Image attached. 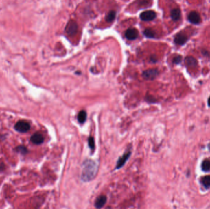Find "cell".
<instances>
[{
    "mask_svg": "<svg viewBox=\"0 0 210 209\" xmlns=\"http://www.w3.org/2000/svg\"><path fill=\"white\" fill-rule=\"evenodd\" d=\"M202 185H203V186L208 189L210 188V176H205L202 178Z\"/></svg>",
    "mask_w": 210,
    "mask_h": 209,
    "instance_id": "obj_17",
    "label": "cell"
},
{
    "mask_svg": "<svg viewBox=\"0 0 210 209\" xmlns=\"http://www.w3.org/2000/svg\"><path fill=\"white\" fill-rule=\"evenodd\" d=\"M30 128V124L25 121H19L15 125V129L21 133H26Z\"/></svg>",
    "mask_w": 210,
    "mask_h": 209,
    "instance_id": "obj_3",
    "label": "cell"
},
{
    "mask_svg": "<svg viewBox=\"0 0 210 209\" xmlns=\"http://www.w3.org/2000/svg\"><path fill=\"white\" fill-rule=\"evenodd\" d=\"M157 14L153 11H146L140 14V18L143 21H152L156 18Z\"/></svg>",
    "mask_w": 210,
    "mask_h": 209,
    "instance_id": "obj_2",
    "label": "cell"
},
{
    "mask_svg": "<svg viewBox=\"0 0 210 209\" xmlns=\"http://www.w3.org/2000/svg\"><path fill=\"white\" fill-rule=\"evenodd\" d=\"M107 197L105 196H100L97 197V200L95 202V206L97 208H100L103 207L105 204L106 203Z\"/></svg>",
    "mask_w": 210,
    "mask_h": 209,
    "instance_id": "obj_11",
    "label": "cell"
},
{
    "mask_svg": "<svg viewBox=\"0 0 210 209\" xmlns=\"http://www.w3.org/2000/svg\"><path fill=\"white\" fill-rule=\"evenodd\" d=\"M144 35L149 38H153L156 36V33H155L154 31L152 28H148L146 29H145V30L144 31Z\"/></svg>",
    "mask_w": 210,
    "mask_h": 209,
    "instance_id": "obj_15",
    "label": "cell"
},
{
    "mask_svg": "<svg viewBox=\"0 0 210 209\" xmlns=\"http://www.w3.org/2000/svg\"><path fill=\"white\" fill-rule=\"evenodd\" d=\"M202 169L204 172H208L210 170V161L205 160L202 163Z\"/></svg>",
    "mask_w": 210,
    "mask_h": 209,
    "instance_id": "obj_16",
    "label": "cell"
},
{
    "mask_svg": "<svg viewBox=\"0 0 210 209\" xmlns=\"http://www.w3.org/2000/svg\"><path fill=\"white\" fill-rule=\"evenodd\" d=\"M189 22L193 24H198L201 21L200 14L196 11H192L189 13L188 16Z\"/></svg>",
    "mask_w": 210,
    "mask_h": 209,
    "instance_id": "obj_8",
    "label": "cell"
},
{
    "mask_svg": "<svg viewBox=\"0 0 210 209\" xmlns=\"http://www.w3.org/2000/svg\"><path fill=\"white\" fill-rule=\"evenodd\" d=\"M115 17H116V12L111 11L107 14L106 17V20L108 22H111L114 20Z\"/></svg>",
    "mask_w": 210,
    "mask_h": 209,
    "instance_id": "obj_18",
    "label": "cell"
},
{
    "mask_svg": "<svg viewBox=\"0 0 210 209\" xmlns=\"http://www.w3.org/2000/svg\"><path fill=\"white\" fill-rule=\"evenodd\" d=\"M185 62H186V64L189 67H192V68H194L196 67V66L197 65V59L194 58L193 57H187L185 59Z\"/></svg>",
    "mask_w": 210,
    "mask_h": 209,
    "instance_id": "obj_12",
    "label": "cell"
},
{
    "mask_svg": "<svg viewBox=\"0 0 210 209\" xmlns=\"http://www.w3.org/2000/svg\"><path fill=\"white\" fill-rule=\"evenodd\" d=\"M98 171L97 163L91 160H86L82 166L81 179L84 182L92 180L95 177Z\"/></svg>",
    "mask_w": 210,
    "mask_h": 209,
    "instance_id": "obj_1",
    "label": "cell"
},
{
    "mask_svg": "<svg viewBox=\"0 0 210 209\" xmlns=\"http://www.w3.org/2000/svg\"><path fill=\"white\" fill-rule=\"evenodd\" d=\"M78 28V27L76 22L74 20H70L67 24L65 29L68 34H70V35H74V34L77 33Z\"/></svg>",
    "mask_w": 210,
    "mask_h": 209,
    "instance_id": "obj_5",
    "label": "cell"
},
{
    "mask_svg": "<svg viewBox=\"0 0 210 209\" xmlns=\"http://www.w3.org/2000/svg\"><path fill=\"white\" fill-rule=\"evenodd\" d=\"M208 105L209 107H210V97L208 99Z\"/></svg>",
    "mask_w": 210,
    "mask_h": 209,
    "instance_id": "obj_21",
    "label": "cell"
},
{
    "mask_svg": "<svg viewBox=\"0 0 210 209\" xmlns=\"http://www.w3.org/2000/svg\"><path fill=\"white\" fill-rule=\"evenodd\" d=\"M187 39L188 38L186 34H183V33H179L176 34L174 39V41L176 44L183 46L187 41Z\"/></svg>",
    "mask_w": 210,
    "mask_h": 209,
    "instance_id": "obj_7",
    "label": "cell"
},
{
    "mask_svg": "<svg viewBox=\"0 0 210 209\" xmlns=\"http://www.w3.org/2000/svg\"><path fill=\"white\" fill-rule=\"evenodd\" d=\"M171 17L173 20L178 21L181 18V11L179 9H173L171 12Z\"/></svg>",
    "mask_w": 210,
    "mask_h": 209,
    "instance_id": "obj_13",
    "label": "cell"
},
{
    "mask_svg": "<svg viewBox=\"0 0 210 209\" xmlns=\"http://www.w3.org/2000/svg\"><path fill=\"white\" fill-rule=\"evenodd\" d=\"M131 155L130 152H127L126 153H125L124 155L120 158L119 159V160L117 163V165H116V169H120L122 167L124 166V165H125V163H126V161L128 160V159L129 158L130 156Z\"/></svg>",
    "mask_w": 210,
    "mask_h": 209,
    "instance_id": "obj_9",
    "label": "cell"
},
{
    "mask_svg": "<svg viewBox=\"0 0 210 209\" xmlns=\"http://www.w3.org/2000/svg\"><path fill=\"white\" fill-rule=\"evenodd\" d=\"M89 147L91 148L92 150H94L95 148V142H94V139L92 137H90L89 138Z\"/></svg>",
    "mask_w": 210,
    "mask_h": 209,
    "instance_id": "obj_19",
    "label": "cell"
},
{
    "mask_svg": "<svg viewBox=\"0 0 210 209\" xmlns=\"http://www.w3.org/2000/svg\"><path fill=\"white\" fill-rule=\"evenodd\" d=\"M159 75V71L156 69H148L143 72V77L146 80H154Z\"/></svg>",
    "mask_w": 210,
    "mask_h": 209,
    "instance_id": "obj_4",
    "label": "cell"
},
{
    "mask_svg": "<svg viewBox=\"0 0 210 209\" xmlns=\"http://www.w3.org/2000/svg\"><path fill=\"white\" fill-rule=\"evenodd\" d=\"M125 36H126V38L130 41L135 40L138 36V31L136 28H128L126 31Z\"/></svg>",
    "mask_w": 210,
    "mask_h": 209,
    "instance_id": "obj_6",
    "label": "cell"
},
{
    "mask_svg": "<svg viewBox=\"0 0 210 209\" xmlns=\"http://www.w3.org/2000/svg\"><path fill=\"white\" fill-rule=\"evenodd\" d=\"M86 119H87V113L86 111H82L79 113L78 116V120L80 123L81 124L84 123L86 121Z\"/></svg>",
    "mask_w": 210,
    "mask_h": 209,
    "instance_id": "obj_14",
    "label": "cell"
},
{
    "mask_svg": "<svg viewBox=\"0 0 210 209\" xmlns=\"http://www.w3.org/2000/svg\"><path fill=\"white\" fill-rule=\"evenodd\" d=\"M31 141L36 145H39L41 144L44 141V137L40 133H35L31 137Z\"/></svg>",
    "mask_w": 210,
    "mask_h": 209,
    "instance_id": "obj_10",
    "label": "cell"
},
{
    "mask_svg": "<svg viewBox=\"0 0 210 209\" xmlns=\"http://www.w3.org/2000/svg\"><path fill=\"white\" fill-rule=\"evenodd\" d=\"M182 60V57L180 56V55H178L176 57H175L174 58H173V62L174 63V64H179L181 63Z\"/></svg>",
    "mask_w": 210,
    "mask_h": 209,
    "instance_id": "obj_20",
    "label": "cell"
}]
</instances>
